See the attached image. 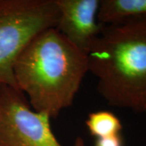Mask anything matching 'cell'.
<instances>
[{"instance_id": "1", "label": "cell", "mask_w": 146, "mask_h": 146, "mask_svg": "<svg viewBox=\"0 0 146 146\" xmlns=\"http://www.w3.org/2000/svg\"><path fill=\"white\" fill-rule=\"evenodd\" d=\"M13 71L18 89L28 96L32 109L56 118L72 105L89 72L88 56L50 28L29 43Z\"/></svg>"}, {"instance_id": "2", "label": "cell", "mask_w": 146, "mask_h": 146, "mask_svg": "<svg viewBox=\"0 0 146 146\" xmlns=\"http://www.w3.org/2000/svg\"><path fill=\"white\" fill-rule=\"evenodd\" d=\"M87 56L107 104L145 114L146 18L105 25Z\"/></svg>"}, {"instance_id": "3", "label": "cell", "mask_w": 146, "mask_h": 146, "mask_svg": "<svg viewBox=\"0 0 146 146\" xmlns=\"http://www.w3.org/2000/svg\"><path fill=\"white\" fill-rule=\"evenodd\" d=\"M58 20L55 0H0V84L18 89L16 59L38 33L55 28Z\"/></svg>"}, {"instance_id": "4", "label": "cell", "mask_w": 146, "mask_h": 146, "mask_svg": "<svg viewBox=\"0 0 146 146\" xmlns=\"http://www.w3.org/2000/svg\"><path fill=\"white\" fill-rule=\"evenodd\" d=\"M50 118L32 109L20 90L0 85V146H63ZM72 146H85L78 136Z\"/></svg>"}, {"instance_id": "5", "label": "cell", "mask_w": 146, "mask_h": 146, "mask_svg": "<svg viewBox=\"0 0 146 146\" xmlns=\"http://www.w3.org/2000/svg\"><path fill=\"white\" fill-rule=\"evenodd\" d=\"M58 20L55 29L73 46L88 54L106 25L98 21L100 0H55Z\"/></svg>"}, {"instance_id": "6", "label": "cell", "mask_w": 146, "mask_h": 146, "mask_svg": "<svg viewBox=\"0 0 146 146\" xmlns=\"http://www.w3.org/2000/svg\"><path fill=\"white\" fill-rule=\"evenodd\" d=\"M141 18H146V0H100L98 21L102 25Z\"/></svg>"}, {"instance_id": "7", "label": "cell", "mask_w": 146, "mask_h": 146, "mask_svg": "<svg viewBox=\"0 0 146 146\" xmlns=\"http://www.w3.org/2000/svg\"><path fill=\"white\" fill-rule=\"evenodd\" d=\"M85 124L90 135L96 138L119 135L123 129V124L118 116L109 110L90 113Z\"/></svg>"}, {"instance_id": "8", "label": "cell", "mask_w": 146, "mask_h": 146, "mask_svg": "<svg viewBox=\"0 0 146 146\" xmlns=\"http://www.w3.org/2000/svg\"><path fill=\"white\" fill-rule=\"evenodd\" d=\"M94 146H123V141L120 134L97 138Z\"/></svg>"}, {"instance_id": "9", "label": "cell", "mask_w": 146, "mask_h": 146, "mask_svg": "<svg viewBox=\"0 0 146 146\" xmlns=\"http://www.w3.org/2000/svg\"><path fill=\"white\" fill-rule=\"evenodd\" d=\"M0 85H1V84H0Z\"/></svg>"}, {"instance_id": "10", "label": "cell", "mask_w": 146, "mask_h": 146, "mask_svg": "<svg viewBox=\"0 0 146 146\" xmlns=\"http://www.w3.org/2000/svg\"><path fill=\"white\" fill-rule=\"evenodd\" d=\"M145 114H146V113H145Z\"/></svg>"}]
</instances>
